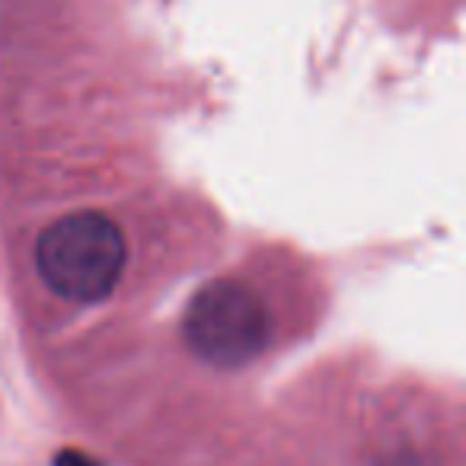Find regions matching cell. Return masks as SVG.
Instances as JSON below:
<instances>
[{
  "instance_id": "cell-3",
  "label": "cell",
  "mask_w": 466,
  "mask_h": 466,
  "mask_svg": "<svg viewBox=\"0 0 466 466\" xmlns=\"http://www.w3.org/2000/svg\"><path fill=\"white\" fill-rule=\"evenodd\" d=\"M55 466H96L93 460H86V457H61Z\"/></svg>"
},
{
  "instance_id": "cell-1",
  "label": "cell",
  "mask_w": 466,
  "mask_h": 466,
  "mask_svg": "<svg viewBox=\"0 0 466 466\" xmlns=\"http://www.w3.org/2000/svg\"><path fill=\"white\" fill-rule=\"evenodd\" d=\"M128 262L122 227L103 211H74L58 218L35 247V268L58 298L96 304L116 291Z\"/></svg>"
},
{
  "instance_id": "cell-2",
  "label": "cell",
  "mask_w": 466,
  "mask_h": 466,
  "mask_svg": "<svg viewBox=\"0 0 466 466\" xmlns=\"http://www.w3.org/2000/svg\"><path fill=\"white\" fill-rule=\"evenodd\" d=\"M182 336L192 355L214 368H243L268 342V310L243 281L218 279L192 294L182 319Z\"/></svg>"
}]
</instances>
